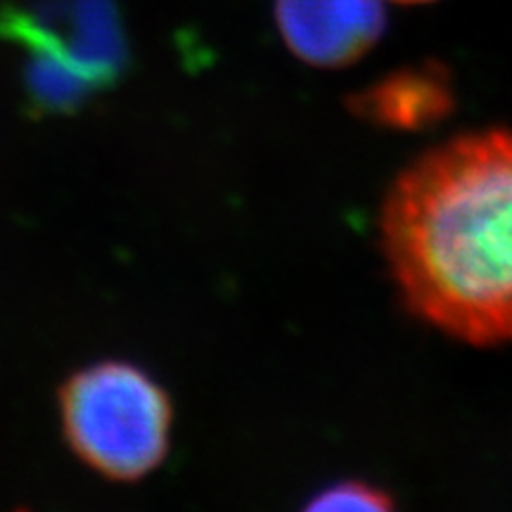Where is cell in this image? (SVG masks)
<instances>
[{
    "mask_svg": "<svg viewBox=\"0 0 512 512\" xmlns=\"http://www.w3.org/2000/svg\"><path fill=\"white\" fill-rule=\"evenodd\" d=\"M446 95L434 74H396L366 95V105L387 124L422 126L444 112Z\"/></svg>",
    "mask_w": 512,
    "mask_h": 512,
    "instance_id": "4",
    "label": "cell"
},
{
    "mask_svg": "<svg viewBox=\"0 0 512 512\" xmlns=\"http://www.w3.org/2000/svg\"><path fill=\"white\" fill-rule=\"evenodd\" d=\"M392 498L366 482H339L320 491L306 510L320 512H384L392 510Z\"/></svg>",
    "mask_w": 512,
    "mask_h": 512,
    "instance_id": "5",
    "label": "cell"
},
{
    "mask_svg": "<svg viewBox=\"0 0 512 512\" xmlns=\"http://www.w3.org/2000/svg\"><path fill=\"white\" fill-rule=\"evenodd\" d=\"M273 12L290 53L323 69L361 60L387 27L382 0H275Z\"/></svg>",
    "mask_w": 512,
    "mask_h": 512,
    "instance_id": "3",
    "label": "cell"
},
{
    "mask_svg": "<svg viewBox=\"0 0 512 512\" xmlns=\"http://www.w3.org/2000/svg\"><path fill=\"white\" fill-rule=\"evenodd\" d=\"M62 432L88 467L114 482H138L169 453L174 408L143 368L102 361L60 387Z\"/></svg>",
    "mask_w": 512,
    "mask_h": 512,
    "instance_id": "2",
    "label": "cell"
},
{
    "mask_svg": "<svg viewBox=\"0 0 512 512\" xmlns=\"http://www.w3.org/2000/svg\"><path fill=\"white\" fill-rule=\"evenodd\" d=\"M380 226L415 316L467 344H512V133L427 152L396 178Z\"/></svg>",
    "mask_w": 512,
    "mask_h": 512,
    "instance_id": "1",
    "label": "cell"
},
{
    "mask_svg": "<svg viewBox=\"0 0 512 512\" xmlns=\"http://www.w3.org/2000/svg\"><path fill=\"white\" fill-rule=\"evenodd\" d=\"M396 3H403V5H420V3H432V0H396Z\"/></svg>",
    "mask_w": 512,
    "mask_h": 512,
    "instance_id": "6",
    "label": "cell"
}]
</instances>
